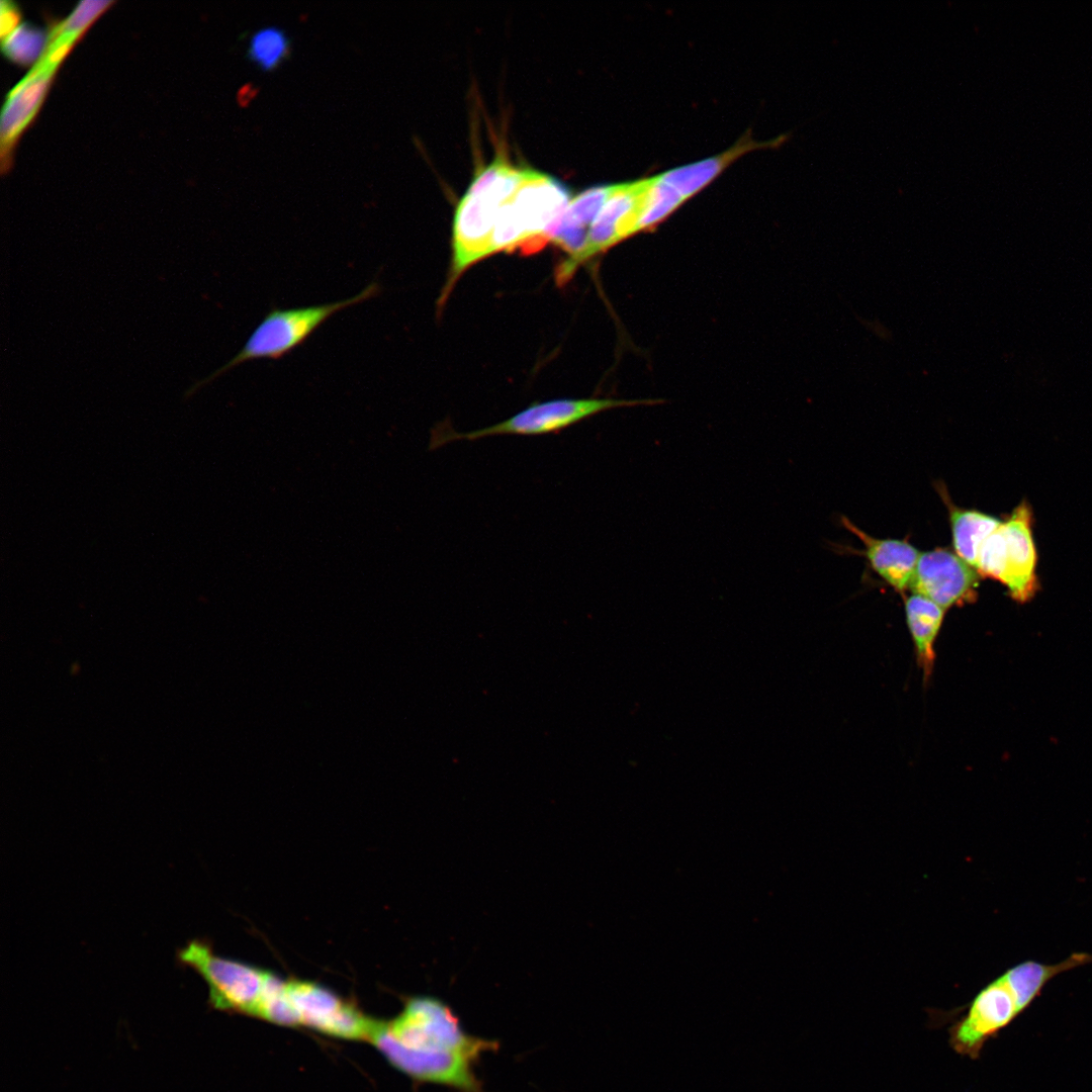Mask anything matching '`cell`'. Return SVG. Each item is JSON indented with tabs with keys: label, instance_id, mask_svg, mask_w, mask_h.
Instances as JSON below:
<instances>
[{
	"label": "cell",
	"instance_id": "obj_9",
	"mask_svg": "<svg viewBox=\"0 0 1092 1092\" xmlns=\"http://www.w3.org/2000/svg\"><path fill=\"white\" fill-rule=\"evenodd\" d=\"M979 577L956 552L937 548L920 553L909 588L946 610L975 599Z\"/></svg>",
	"mask_w": 1092,
	"mask_h": 1092
},
{
	"label": "cell",
	"instance_id": "obj_7",
	"mask_svg": "<svg viewBox=\"0 0 1092 1092\" xmlns=\"http://www.w3.org/2000/svg\"><path fill=\"white\" fill-rule=\"evenodd\" d=\"M285 1000L291 1027H303L327 1036L370 1041L378 1019L356 1003L314 982L285 979Z\"/></svg>",
	"mask_w": 1092,
	"mask_h": 1092
},
{
	"label": "cell",
	"instance_id": "obj_19",
	"mask_svg": "<svg viewBox=\"0 0 1092 1092\" xmlns=\"http://www.w3.org/2000/svg\"><path fill=\"white\" fill-rule=\"evenodd\" d=\"M46 41V36L41 30L27 24H21L3 38L2 48L12 60L28 64L40 56Z\"/></svg>",
	"mask_w": 1092,
	"mask_h": 1092
},
{
	"label": "cell",
	"instance_id": "obj_10",
	"mask_svg": "<svg viewBox=\"0 0 1092 1092\" xmlns=\"http://www.w3.org/2000/svg\"><path fill=\"white\" fill-rule=\"evenodd\" d=\"M511 201L526 237L520 250L527 254L540 250L546 244L543 235L568 204L569 191L555 178L524 169Z\"/></svg>",
	"mask_w": 1092,
	"mask_h": 1092
},
{
	"label": "cell",
	"instance_id": "obj_4",
	"mask_svg": "<svg viewBox=\"0 0 1092 1092\" xmlns=\"http://www.w3.org/2000/svg\"><path fill=\"white\" fill-rule=\"evenodd\" d=\"M176 962L203 979L211 1009L258 1019L279 979L267 970L218 956L204 938L191 939L178 948Z\"/></svg>",
	"mask_w": 1092,
	"mask_h": 1092
},
{
	"label": "cell",
	"instance_id": "obj_13",
	"mask_svg": "<svg viewBox=\"0 0 1092 1092\" xmlns=\"http://www.w3.org/2000/svg\"><path fill=\"white\" fill-rule=\"evenodd\" d=\"M55 70L38 61L9 93L1 115L2 149L8 150L33 117Z\"/></svg>",
	"mask_w": 1092,
	"mask_h": 1092
},
{
	"label": "cell",
	"instance_id": "obj_11",
	"mask_svg": "<svg viewBox=\"0 0 1092 1092\" xmlns=\"http://www.w3.org/2000/svg\"><path fill=\"white\" fill-rule=\"evenodd\" d=\"M841 521L859 538L871 566L888 584L899 592L910 586L921 552L907 541L875 538L848 519L842 518Z\"/></svg>",
	"mask_w": 1092,
	"mask_h": 1092
},
{
	"label": "cell",
	"instance_id": "obj_1",
	"mask_svg": "<svg viewBox=\"0 0 1092 1092\" xmlns=\"http://www.w3.org/2000/svg\"><path fill=\"white\" fill-rule=\"evenodd\" d=\"M369 1042L415 1082L458 1092H486L474 1068L498 1049L495 1040L468 1034L448 1005L429 996L410 997L395 1017L378 1019Z\"/></svg>",
	"mask_w": 1092,
	"mask_h": 1092
},
{
	"label": "cell",
	"instance_id": "obj_8",
	"mask_svg": "<svg viewBox=\"0 0 1092 1092\" xmlns=\"http://www.w3.org/2000/svg\"><path fill=\"white\" fill-rule=\"evenodd\" d=\"M1028 1008L1006 972L986 985L967 1013L949 1028L952 1050L973 1060L985 1043Z\"/></svg>",
	"mask_w": 1092,
	"mask_h": 1092
},
{
	"label": "cell",
	"instance_id": "obj_15",
	"mask_svg": "<svg viewBox=\"0 0 1092 1092\" xmlns=\"http://www.w3.org/2000/svg\"><path fill=\"white\" fill-rule=\"evenodd\" d=\"M945 609L934 602L912 594L905 603L907 625L912 636L918 660L925 674H929L934 660V642L940 630Z\"/></svg>",
	"mask_w": 1092,
	"mask_h": 1092
},
{
	"label": "cell",
	"instance_id": "obj_5",
	"mask_svg": "<svg viewBox=\"0 0 1092 1092\" xmlns=\"http://www.w3.org/2000/svg\"><path fill=\"white\" fill-rule=\"evenodd\" d=\"M648 402L613 398H560L532 403L510 419L470 432L460 433L445 424L439 425L432 432L429 448L434 450L455 441H474L498 435L539 436L559 433L601 412Z\"/></svg>",
	"mask_w": 1092,
	"mask_h": 1092
},
{
	"label": "cell",
	"instance_id": "obj_20",
	"mask_svg": "<svg viewBox=\"0 0 1092 1092\" xmlns=\"http://www.w3.org/2000/svg\"><path fill=\"white\" fill-rule=\"evenodd\" d=\"M110 3L111 1L80 2L69 17L55 28L52 34L77 39L89 23Z\"/></svg>",
	"mask_w": 1092,
	"mask_h": 1092
},
{
	"label": "cell",
	"instance_id": "obj_6",
	"mask_svg": "<svg viewBox=\"0 0 1092 1092\" xmlns=\"http://www.w3.org/2000/svg\"><path fill=\"white\" fill-rule=\"evenodd\" d=\"M1031 520L1028 504L1021 503L983 542L978 554V573L1002 582L1018 602L1031 599L1037 585Z\"/></svg>",
	"mask_w": 1092,
	"mask_h": 1092
},
{
	"label": "cell",
	"instance_id": "obj_16",
	"mask_svg": "<svg viewBox=\"0 0 1092 1092\" xmlns=\"http://www.w3.org/2000/svg\"><path fill=\"white\" fill-rule=\"evenodd\" d=\"M613 185L588 188L569 200L565 208L550 223L543 237L551 241L568 230H589V226L611 194Z\"/></svg>",
	"mask_w": 1092,
	"mask_h": 1092
},
{
	"label": "cell",
	"instance_id": "obj_17",
	"mask_svg": "<svg viewBox=\"0 0 1092 1092\" xmlns=\"http://www.w3.org/2000/svg\"><path fill=\"white\" fill-rule=\"evenodd\" d=\"M291 42L280 27L269 25L257 29L250 37L247 57L263 72L276 70L290 56Z\"/></svg>",
	"mask_w": 1092,
	"mask_h": 1092
},
{
	"label": "cell",
	"instance_id": "obj_18",
	"mask_svg": "<svg viewBox=\"0 0 1092 1092\" xmlns=\"http://www.w3.org/2000/svg\"><path fill=\"white\" fill-rule=\"evenodd\" d=\"M684 202V199L671 187L663 183L658 176L646 179L637 233L655 226Z\"/></svg>",
	"mask_w": 1092,
	"mask_h": 1092
},
{
	"label": "cell",
	"instance_id": "obj_14",
	"mask_svg": "<svg viewBox=\"0 0 1092 1092\" xmlns=\"http://www.w3.org/2000/svg\"><path fill=\"white\" fill-rule=\"evenodd\" d=\"M940 493L949 513L954 551L976 569L981 545L1002 522L976 510L959 508L951 503L945 492L940 491Z\"/></svg>",
	"mask_w": 1092,
	"mask_h": 1092
},
{
	"label": "cell",
	"instance_id": "obj_12",
	"mask_svg": "<svg viewBox=\"0 0 1092 1092\" xmlns=\"http://www.w3.org/2000/svg\"><path fill=\"white\" fill-rule=\"evenodd\" d=\"M788 139V134H783L776 140L766 143H756L750 138L745 136L741 139L737 145L718 156L666 171L658 175V177L663 183L671 187L684 201H686L710 184L722 171L744 153L763 147L775 148L784 144Z\"/></svg>",
	"mask_w": 1092,
	"mask_h": 1092
},
{
	"label": "cell",
	"instance_id": "obj_2",
	"mask_svg": "<svg viewBox=\"0 0 1092 1092\" xmlns=\"http://www.w3.org/2000/svg\"><path fill=\"white\" fill-rule=\"evenodd\" d=\"M522 176V169L498 157L471 181L454 215L452 271L443 297L468 267L491 254L497 210L515 193Z\"/></svg>",
	"mask_w": 1092,
	"mask_h": 1092
},
{
	"label": "cell",
	"instance_id": "obj_21",
	"mask_svg": "<svg viewBox=\"0 0 1092 1092\" xmlns=\"http://www.w3.org/2000/svg\"><path fill=\"white\" fill-rule=\"evenodd\" d=\"M19 14L16 7L10 2H1V35L2 38L11 33L16 27Z\"/></svg>",
	"mask_w": 1092,
	"mask_h": 1092
},
{
	"label": "cell",
	"instance_id": "obj_3",
	"mask_svg": "<svg viewBox=\"0 0 1092 1092\" xmlns=\"http://www.w3.org/2000/svg\"><path fill=\"white\" fill-rule=\"evenodd\" d=\"M380 285L372 282L358 294L329 303L278 308L265 314L253 330L241 350L225 364L208 376L194 381L185 391L188 399L210 382L231 369L248 361L259 359L277 360L306 341L325 322L335 313L377 296Z\"/></svg>",
	"mask_w": 1092,
	"mask_h": 1092
}]
</instances>
